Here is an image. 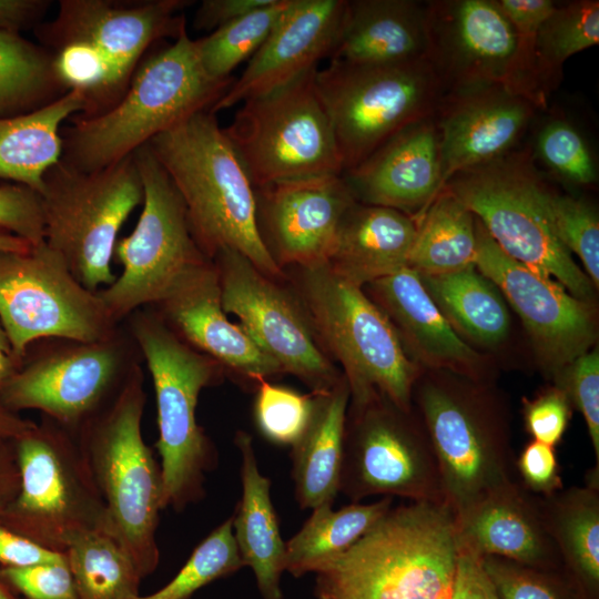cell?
<instances>
[{"instance_id":"1","label":"cell","mask_w":599,"mask_h":599,"mask_svg":"<svg viewBox=\"0 0 599 599\" xmlns=\"http://www.w3.org/2000/svg\"><path fill=\"white\" fill-rule=\"evenodd\" d=\"M186 0H60L57 16L33 30L40 45L53 57L58 78L79 91L83 111L98 116L126 92L146 51L185 29Z\"/></svg>"},{"instance_id":"2","label":"cell","mask_w":599,"mask_h":599,"mask_svg":"<svg viewBox=\"0 0 599 599\" xmlns=\"http://www.w3.org/2000/svg\"><path fill=\"white\" fill-rule=\"evenodd\" d=\"M146 145L179 192L209 260L233 250L266 276H283L258 226L255 189L215 113L200 111Z\"/></svg>"},{"instance_id":"3","label":"cell","mask_w":599,"mask_h":599,"mask_svg":"<svg viewBox=\"0 0 599 599\" xmlns=\"http://www.w3.org/2000/svg\"><path fill=\"white\" fill-rule=\"evenodd\" d=\"M459 547L445 502L390 508L344 554L318 570V599H447Z\"/></svg>"},{"instance_id":"4","label":"cell","mask_w":599,"mask_h":599,"mask_svg":"<svg viewBox=\"0 0 599 599\" xmlns=\"http://www.w3.org/2000/svg\"><path fill=\"white\" fill-rule=\"evenodd\" d=\"M233 81L207 75L196 41L184 29L173 43L145 54L114 106L94 118L73 115L61 128L60 160L84 172L112 165L189 116L211 110Z\"/></svg>"},{"instance_id":"5","label":"cell","mask_w":599,"mask_h":599,"mask_svg":"<svg viewBox=\"0 0 599 599\" xmlns=\"http://www.w3.org/2000/svg\"><path fill=\"white\" fill-rule=\"evenodd\" d=\"M144 374L138 363L111 403L75 435L104 502L111 535L142 578L159 564L160 465L142 436Z\"/></svg>"},{"instance_id":"6","label":"cell","mask_w":599,"mask_h":599,"mask_svg":"<svg viewBox=\"0 0 599 599\" xmlns=\"http://www.w3.org/2000/svg\"><path fill=\"white\" fill-rule=\"evenodd\" d=\"M125 322L153 382L163 508L182 510L203 497L205 473L216 461L197 424L196 406L221 366L184 342L152 306L136 309Z\"/></svg>"},{"instance_id":"7","label":"cell","mask_w":599,"mask_h":599,"mask_svg":"<svg viewBox=\"0 0 599 599\" xmlns=\"http://www.w3.org/2000/svg\"><path fill=\"white\" fill-rule=\"evenodd\" d=\"M413 402L437 460L444 500L454 514L515 480L507 410L487 386L436 373L416 383Z\"/></svg>"},{"instance_id":"8","label":"cell","mask_w":599,"mask_h":599,"mask_svg":"<svg viewBox=\"0 0 599 599\" xmlns=\"http://www.w3.org/2000/svg\"><path fill=\"white\" fill-rule=\"evenodd\" d=\"M298 287L319 342L344 369L351 404L382 395L398 408L412 410L418 367L363 287L341 278L327 265L301 268Z\"/></svg>"},{"instance_id":"9","label":"cell","mask_w":599,"mask_h":599,"mask_svg":"<svg viewBox=\"0 0 599 599\" xmlns=\"http://www.w3.org/2000/svg\"><path fill=\"white\" fill-rule=\"evenodd\" d=\"M444 189L474 214L508 256L555 278L579 300L591 295L589 277L556 234L549 190L527 154L508 153L457 173Z\"/></svg>"},{"instance_id":"10","label":"cell","mask_w":599,"mask_h":599,"mask_svg":"<svg viewBox=\"0 0 599 599\" xmlns=\"http://www.w3.org/2000/svg\"><path fill=\"white\" fill-rule=\"evenodd\" d=\"M39 194L44 242L87 290L110 286L116 278L111 262L118 234L143 202L134 154L91 172L60 160L44 172Z\"/></svg>"},{"instance_id":"11","label":"cell","mask_w":599,"mask_h":599,"mask_svg":"<svg viewBox=\"0 0 599 599\" xmlns=\"http://www.w3.org/2000/svg\"><path fill=\"white\" fill-rule=\"evenodd\" d=\"M13 441L20 485L0 525L58 552L83 534L110 532L104 502L73 434L42 417Z\"/></svg>"},{"instance_id":"12","label":"cell","mask_w":599,"mask_h":599,"mask_svg":"<svg viewBox=\"0 0 599 599\" xmlns=\"http://www.w3.org/2000/svg\"><path fill=\"white\" fill-rule=\"evenodd\" d=\"M343 173L407 125L436 113L446 89L427 59L359 65L329 61L315 72Z\"/></svg>"},{"instance_id":"13","label":"cell","mask_w":599,"mask_h":599,"mask_svg":"<svg viewBox=\"0 0 599 599\" xmlns=\"http://www.w3.org/2000/svg\"><path fill=\"white\" fill-rule=\"evenodd\" d=\"M121 325L99 341L52 338L28 349L0 388L1 404L17 414L39 410L75 436L111 403L139 363L141 354Z\"/></svg>"},{"instance_id":"14","label":"cell","mask_w":599,"mask_h":599,"mask_svg":"<svg viewBox=\"0 0 599 599\" xmlns=\"http://www.w3.org/2000/svg\"><path fill=\"white\" fill-rule=\"evenodd\" d=\"M311 71L248 99L223 129L254 187L324 174H343L326 110Z\"/></svg>"},{"instance_id":"15","label":"cell","mask_w":599,"mask_h":599,"mask_svg":"<svg viewBox=\"0 0 599 599\" xmlns=\"http://www.w3.org/2000/svg\"><path fill=\"white\" fill-rule=\"evenodd\" d=\"M133 154L143 185L142 212L132 233L114 244L112 261L122 265L121 275L97 292L116 324L159 303L186 273L211 261L197 246L184 203L149 146Z\"/></svg>"},{"instance_id":"16","label":"cell","mask_w":599,"mask_h":599,"mask_svg":"<svg viewBox=\"0 0 599 599\" xmlns=\"http://www.w3.org/2000/svg\"><path fill=\"white\" fill-rule=\"evenodd\" d=\"M0 324L20 364L39 341L93 342L121 325L44 241L27 251H0Z\"/></svg>"},{"instance_id":"17","label":"cell","mask_w":599,"mask_h":599,"mask_svg":"<svg viewBox=\"0 0 599 599\" xmlns=\"http://www.w3.org/2000/svg\"><path fill=\"white\" fill-rule=\"evenodd\" d=\"M339 491L353 502L376 495L445 502L435 454L413 409L382 395L348 405Z\"/></svg>"},{"instance_id":"18","label":"cell","mask_w":599,"mask_h":599,"mask_svg":"<svg viewBox=\"0 0 599 599\" xmlns=\"http://www.w3.org/2000/svg\"><path fill=\"white\" fill-rule=\"evenodd\" d=\"M221 286L222 305L282 372L295 375L313 393L333 388L343 377L322 349L302 305L233 250L212 260Z\"/></svg>"},{"instance_id":"19","label":"cell","mask_w":599,"mask_h":599,"mask_svg":"<svg viewBox=\"0 0 599 599\" xmlns=\"http://www.w3.org/2000/svg\"><path fill=\"white\" fill-rule=\"evenodd\" d=\"M426 24V59L446 93L501 84L530 99L521 73L517 33L494 0L428 2Z\"/></svg>"},{"instance_id":"20","label":"cell","mask_w":599,"mask_h":599,"mask_svg":"<svg viewBox=\"0 0 599 599\" xmlns=\"http://www.w3.org/2000/svg\"><path fill=\"white\" fill-rule=\"evenodd\" d=\"M475 229L476 268L506 297L544 365L558 375L592 346V307L557 281L504 253L476 217Z\"/></svg>"},{"instance_id":"21","label":"cell","mask_w":599,"mask_h":599,"mask_svg":"<svg viewBox=\"0 0 599 599\" xmlns=\"http://www.w3.org/2000/svg\"><path fill=\"white\" fill-rule=\"evenodd\" d=\"M255 189L257 221L267 248L281 267L326 265L342 220L357 202L343 174L281 181Z\"/></svg>"},{"instance_id":"22","label":"cell","mask_w":599,"mask_h":599,"mask_svg":"<svg viewBox=\"0 0 599 599\" xmlns=\"http://www.w3.org/2000/svg\"><path fill=\"white\" fill-rule=\"evenodd\" d=\"M536 109L530 99L501 84L447 92L435 113L443 189L457 173L510 153Z\"/></svg>"},{"instance_id":"23","label":"cell","mask_w":599,"mask_h":599,"mask_svg":"<svg viewBox=\"0 0 599 599\" xmlns=\"http://www.w3.org/2000/svg\"><path fill=\"white\" fill-rule=\"evenodd\" d=\"M345 4V0H291L241 77L211 111L216 114L317 70L318 62L329 59L334 49Z\"/></svg>"},{"instance_id":"24","label":"cell","mask_w":599,"mask_h":599,"mask_svg":"<svg viewBox=\"0 0 599 599\" xmlns=\"http://www.w3.org/2000/svg\"><path fill=\"white\" fill-rule=\"evenodd\" d=\"M152 307L184 342L221 367L255 380L282 372L241 325L229 319L212 261L186 273Z\"/></svg>"},{"instance_id":"25","label":"cell","mask_w":599,"mask_h":599,"mask_svg":"<svg viewBox=\"0 0 599 599\" xmlns=\"http://www.w3.org/2000/svg\"><path fill=\"white\" fill-rule=\"evenodd\" d=\"M343 176L356 201L417 217L443 190L435 114L397 132Z\"/></svg>"},{"instance_id":"26","label":"cell","mask_w":599,"mask_h":599,"mask_svg":"<svg viewBox=\"0 0 599 599\" xmlns=\"http://www.w3.org/2000/svg\"><path fill=\"white\" fill-rule=\"evenodd\" d=\"M458 547L479 558L494 556L522 565L565 570L546 525L541 496L516 479L455 514Z\"/></svg>"},{"instance_id":"27","label":"cell","mask_w":599,"mask_h":599,"mask_svg":"<svg viewBox=\"0 0 599 599\" xmlns=\"http://www.w3.org/2000/svg\"><path fill=\"white\" fill-rule=\"evenodd\" d=\"M366 286L403 345H408L424 364L480 382L481 356L446 319L415 270L404 266Z\"/></svg>"},{"instance_id":"28","label":"cell","mask_w":599,"mask_h":599,"mask_svg":"<svg viewBox=\"0 0 599 599\" xmlns=\"http://www.w3.org/2000/svg\"><path fill=\"white\" fill-rule=\"evenodd\" d=\"M426 4L412 0L346 1L329 61L359 65L426 59Z\"/></svg>"},{"instance_id":"29","label":"cell","mask_w":599,"mask_h":599,"mask_svg":"<svg viewBox=\"0 0 599 599\" xmlns=\"http://www.w3.org/2000/svg\"><path fill=\"white\" fill-rule=\"evenodd\" d=\"M416 222L395 209L355 202L344 215L327 267L364 287L408 265Z\"/></svg>"},{"instance_id":"30","label":"cell","mask_w":599,"mask_h":599,"mask_svg":"<svg viewBox=\"0 0 599 599\" xmlns=\"http://www.w3.org/2000/svg\"><path fill=\"white\" fill-rule=\"evenodd\" d=\"M235 444L242 457V498L233 516L235 544L244 566L254 572L262 599H283L286 542L271 500V481L260 473L252 437L237 432Z\"/></svg>"},{"instance_id":"31","label":"cell","mask_w":599,"mask_h":599,"mask_svg":"<svg viewBox=\"0 0 599 599\" xmlns=\"http://www.w3.org/2000/svg\"><path fill=\"white\" fill-rule=\"evenodd\" d=\"M314 407L303 435L292 446V476L302 508L332 504L339 493L349 388L344 376L329 390L313 393Z\"/></svg>"},{"instance_id":"32","label":"cell","mask_w":599,"mask_h":599,"mask_svg":"<svg viewBox=\"0 0 599 599\" xmlns=\"http://www.w3.org/2000/svg\"><path fill=\"white\" fill-rule=\"evenodd\" d=\"M547 528L565 571L583 596L599 589V468L587 474L583 486H572L541 497Z\"/></svg>"},{"instance_id":"33","label":"cell","mask_w":599,"mask_h":599,"mask_svg":"<svg viewBox=\"0 0 599 599\" xmlns=\"http://www.w3.org/2000/svg\"><path fill=\"white\" fill-rule=\"evenodd\" d=\"M83 108L82 94L71 90L34 112L0 119V179L40 193L44 172L62 155V123Z\"/></svg>"},{"instance_id":"34","label":"cell","mask_w":599,"mask_h":599,"mask_svg":"<svg viewBox=\"0 0 599 599\" xmlns=\"http://www.w3.org/2000/svg\"><path fill=\"white\" fill-rule=\"evenodd\" d=\"M419 276L456 332L485 345H496L507 337L510 317L502 295L476 266L449 274Z\"/></svg>"},{"instance_id":"35","label":"cell","mask_w":599,"mask_h":599,"mask_svg":"<svg viewBox=\"0 0 599 599\" xmlns=\"http://www.w3.org/2000/svg\"><path fill=\"white\" fill-rule=\"evenodd\" d=\"M393 498L353 502L338 510L332 504L313 508L303 527L285 544V570L295 577L317 572L344 554L390 508Z\"/></svg>"},{"instance_id":"36","label":"cell","mask_w":599,"mask_h":599,"mask_svg":"<svg viewBox=\"0 0 599 599\" xmlns=\"http://www.w3.org/2000/svg\"><path fill=\"white\" fill-rule=\"evenodd\" d=\"M414 220L416 235L408 266L419 275L476 266L475 216L453 193L444 189Z\"/></svg>"},{"instance_id":"37","label":"cell","mask_w":599,"mask_h":599,"mask_svg":"<svg viewBox=\"0 0 599 599\" xmlns=\"http://www.w3.org/2000/svg\"><path fill=\"white\" fill-rule=\"evenodd\" d=\"M68 92L47 49L20 34L0 33V119L34 112Z\"/></svg>"},{"instance_id":"38","label":"cell","mask_w":599,"mask_h":599,"mask_svg":"<svg viewBox=\"0 0 599 599\" xmlns=\"http://www.w3.org/2000/svg\"><path fill=\"white\" fill-rule=\"evenodd\" d=\"M79 599H136L142 579L134 561L108 531L75 538L64 551Z\"/></svg>"},{"instance_id":"39","label":"cell","mask_w":599,"mask_h":599,"mask_svg":"<svg viewBox=\"0 0 599 599\" xmlns=\"http://www.w3.org/2000/svg\"><path fill=\"white\" fill-rule=\"evenodd\" d=\"M599 42V2L578 0L557 4L535 41V71L546 99L559 81L565 61Z\"/></svg>"},{"instance_id":"40","label":"cell","mask_w":599,"mask_h":599,"mask_svg":"<svg viewBox=\"0 0 599 599\" xmlns=\"http://www.w3.org/2000/svg\"><path fill=\"white\" fill-rule=\"evenodd\" d=\"M291 0H272L197 39L199 58L213 79L232 78L233 70L250 60L267 39Z\"/></svg>"},{"instance_id":"41","label":"cell","mask_w":599,"mask_h":599,"mask_svg":"<svg viewBox=\"0 0 599 599\" xmlns=\"http://www.w3.org/2000/svg\"><path fill=\"white\" fill-rule=\"evenodd\" d=\"M233 535V516L192 552L175 577L156 592L136 599H189L196 590L243 567Z\"/></svg>"},{"instance_id":"42","label":"cell","mask_w":599,"mask_h":599,"mask_svg":"<svg viewBox=\"0 0 599 599\" xmlns=\"http://www.w3.org/2000/svg\"><path fill=\"white\" fill-rule=\"evenodd\" d=\"M483 568L498 599H582L577 583L567 581L560 570L522 565L505 558L481 557Z\"/></svg>"},{"instance_id":"43","label":"cell","mask_w":599,"mask_h":599,"mask_svg":"<svg viewBox=\"0 0 599 599\" xmlns=\"http://www.w3.org/2000/svg\"><path fill=\"white\" fill-rule=\"evenodd\" d=\"M536 153L551 172L568 183L588 186L598 180L589 145L578 129L566 120L554 119L540 129Z\"/></svg>"},{"instance_id":"44","label":"cell","mask_w":599,"mask_h":599,"mask_svg":"<svg viewBox=\"0 0 599 599\" xmlns=\"http://www.w3.org/2000/svg\"><path fill=\"white\" fill-rule=\"evenodd\" d=\"M254 416L262 434L273 443L293 446L306 429L313 413L314 395L257 380Z\"/></svg>"},{"instance_id":"45","label":"cell","mask_w":599,"mask_h":599,"mask_svg":"<svg viewBox=\"0 0 599 599\" xmlns=\"http://www.w3.org/2000/svg\"><path fill=\"white\" fill-rule=\"evenodd\" d=\"M548 203L554 229L560 242L581 261L587 276L599 285V219L582 200L549 191Z\"/></svg>"},{"instance_id":"46","label":"cell","mask_w":599,"mask_h":599,"mask_svg":"<svg viewBox=\"0 0 599 599\" xmlns=\"http://www.w3.org/2000/svg\"><path fill=\"white\" fill-rule=\"evenodd\" d=\"M556 386L569 397L581 413L599 468V353L587 352L577 357L557 375Z\"/></svg>"},{"instance_id":"47","label":"cell","mask_w":599,"mask_h":599,"mask_svg":"<svg viewBox=\"0 0 599 599\" xmlns=\"http://www.w3.org/2000/svg\"><path fill=\"white\" fill-rule=\"evenodd\" d=\"M0 577L24 599H79L67 559L0 567Z\"/></svg>"},{"instance_id":"48","label":"cell","mask_w":599,"mask_h":599,"mask_svg":"<svg viewBox=\"0 0 599 599\" xmlns=\"http://www.w3.org/2000/svg\"><path fill=\"white\" fill-rule=\"evenodd\" d=\"M0 229L28 241L32 245L43 242L40 194L23 184H1Z\"/></svg>"},{"instance_id":"49","label":"cell","mask_w":599,"mask_h":599,"mask_svg":"<svg viewBox=\"0 0 599 599\" xmlns=\"http://www.w3.org/2000/svg\"><path fill=\"white\" fill-rule=\"evenodd\" d=\"M522 403L525 428L532 440L554 447L559 444L571 416L572 405L567 394L555 385Z\"/></svg>"},{"instance_id":"50","label":"cell","mask_w":599,"mask_h":599,"mask_svg":"<svg viewBox=\"0 0 599 599\" xmlns=\"http://www.w3.org/2000/svg\"><path fill=\"white\" fill-rule=\"evenodd\" d=\"M520 484L528 491L547 497L564 488L554 446L531 440L515 461Z\"/></svg>"},{"instance_id":"51","label":"cell","mask_w":599,"mask_h":599,"mask_svg":"<svg viewBox=\"0 0 599 599\" xmlns=\"http://www.w3.org/2000/svg\"><path fill=\"white\" fill-rule=\"evenodd\" d=\"M494 1L514 27L519 49L526 53L534 52L538 30L556 9V2L551 0Z\"/></svg>"},{"instance_id":"52","label":"cell","mask_w":599,"mask_h":599,"mask_svg":"<svg viewBox=\"0 0 599 599\" xmlns=\"http://www.w3.org/2000/svg\"><path fill=\"white\" fill-rule=\"evenodd\" d=\"M64 558V552L47 549L0 525V567H26Z\"/></svg>"},{"instance_id":"53","label":"cell","mask_w":599,"mask_h":599,"mask_svg":"<svg viewBox=\"0 0 599 599\" xmlns=\"http://www.w3.org/2000/svg\"><path fill=\"white\" fill-rule=\"evenodd\" d=\"M447 599H498L478 556L459 549L456 575Z\"/></svg>"},{"instance_id":"54","label":"cell","mask_w":599,"mask_h":599,"mask_svg":"<svg viewBox=\"0 0 599 599\" xmlns=\"http://www.w3.org/2000/svg\"><path fill=\"white\" fill-rule=\"evenodd\" d=\"M272 0H203L195 11L196 30L214 31Z\"/></svg>"},{"instance_id":"55","label":"cell","mask_w":599,"mask_h":599,"mask_svg":"<svg viewBox=\"0 0 599 599\" xmlns=\"http://www.w3.org/2000/svg\"><path fill=\"white\" fill-rule=\"evenodd\" d=\"M51 6L48 0H0V33L35 28Z\"/></svg>"},{"instance_id":"56","label":"cell","mask_w":599,"mask_h":599,"mask_svg":"<svg viewBox=\"0 0 599 599\" xmlns=\"http://www.w3.org/2000/svg\"><path fill=\"white\" fill-rule=\"evenodd\" d=\"M19 468L13 439L0 440V515L18 494Z\"/></svg>"},{"instance_id":"57","label":"cell","mask_w":599,"mask_h":599,"mask_svg":"<svg viewBox=\"0 0 599 599\" xmlns=\"http://www.w3.org/2000/svg\"><path fill=\"white\" fill-rule=\"evenodd\" d=\"M34 424L9 410L0 402V440L14 439L31 429Z\"/></svg>"},{"instance_id":"58","label":"cell","mask_w":599,"mask_h":599,"mask_svg":"<svg viewBox=\"0 0 599 599\" xmlns=\"http://www.w3.org/2000/svg\"><path fill=\"white\" fill-rule=\"evenodd\" d=\"M31 246L28 241L0 229V251H27Z\"/></svg>"},{"instance_id":"59","label":"cell","mask_w":599,"mask_h":599,"mask_svg":"<svg viewBox=\"0 0 599 599\" xmlns=\"http://www.w3.org/2000/svg\"><path fill=\"white\" fill-rule=\"evenodd\" d=\"M20 363L9 353L0 349V388L19 368Z\"/></svg>"},{"instance_id":"60","label":"cell","mask_w":599,"mask_h":599,"mask_svg":"<svg viewBox=\"0 0 599 599\" xmlns=\"http://www.w3.org/2000/svg\"><path fill=\"white\" fill-rule=\"evenodd\" d=\"M0 599H24L18 596V593L0 577Z\"/></svg>"},{"instance_id":"61","label":"cell","mask_w":599,"mask_h":599,"mask_svg":"<svg viewBox=\"0 0 599 599\" xmlns=\"http://www.w3.org/2000/svg\"><path fill=\"white\" fill-rule=\"evenodd\" d=\"M0 349L4 351L6 353L11 354L10 344L1 324H0Z\"/></svg>"}]
</instances>
